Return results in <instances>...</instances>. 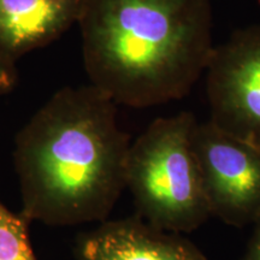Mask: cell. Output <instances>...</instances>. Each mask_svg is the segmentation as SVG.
<instances>
[{"instance_id": "1", "label": "cell", "mask_w": 260, "mask_h": 260, "mask_svg": "<svg viewBox=\"0 0 260 260\" xmlns=\"http://www.w3.org/2000/svg\"><path fill=\"white\" fill-rule=\"evenodd\" d=\"M130 144L102 90H58L16 136L21 212L51 226L105 222L125 188Z\"/></svg>"}, {"instance_id": "2", "label": "cell", "mask_w": 260, "mask_h": 260, "mask_svg": "<svg viewBox=\"0 0 260 260\" xmlns=\"http://www.w3.org/2000/svg\"><path fill=\"white\" fill-rule=\"evenodd\" d=\"M77 23L90 84L116 105L183 99L214 51L211 0H86Z\"/></svg>"}, {"instance_id": "3", "label": "cell", "mask_w": 260, "mask_h": 260, "mask_svg": "<svg viewBox=\"0 0 260 260\" xmlns=\"http://www.w3.org/2000/svg\"><path fill=\"white\" fill-rule=\"evenodd\" d=\"M191 112L157 118L130 144L125 188L138 216L158 229L191 233L211 217L191 146Z\"/></svg>"}, {"instance_id": "4", "label": "cell", "mask_w": 260, "mask_h": 260, "mask_svg": "<svg viewBox=\"0 0 260 260\" xmlns=\"http://www.w3.org/2000/svg\"><path fill=\"white\" fill-rule=\"evenodd\" d=\"M191 146L211 217L243 228L260 220V149L212 122L197 123Z\"/></svg>"}, {"instance_id": "5", "label": "cell", "mask_w": 260, "mask_h": 260, "mask_svg": "<svg viewBox=\"0 0 260 260\" xmlns=\"http://www.w3.org/2000/svg\"><path fill=\"white\" fill-rule=\"evenodd\" d=\"M206 92L210 122L260 149V24L236 29L214 47Z\"/></svg>"}, {"instance_id": "6", "label": "cell", "mask_w": 260, "mask_h": 260, "mask_svg": "<svg viewBox=\"0 0 260 260\" xmlns=\"http://www.w3.org/2000/svg\"><path fill=\"white\" fill-rule=\"evenodd\" d=\"M75 260H209L181 234L158 229L141 217L105 220L81 234Z\"/></svg>"}, {"instance_id": "7", "label": "cell", "mask_w": 260, "mask_h": 260, "mask_svg": "<svg viewBox=\"0 0 260 260\" xmlns=\"http://www.w3.org/2000/svg\"><path fill=\"white\" fill-rule=\"evenodd\" d=\"M86 0H0V51L16 59L79 22Z\"/></svg>"}, {"instance_id": "8", "label": "cell", "mask_w": 260, "mask_h": 260, "mask_svg": "<svg viewBox=\"0 0 260 260\" xmlns=\"http://www.w3.org/2000/svg\"><path fill=\"white\" fill-rule=\"evenodd\" d=\"M31 220L0 200V260H38L29 239Z\"/></svg>"}, {"instance_id": "9", "label": "cell", "mask_w": 260, "mask_h": 260, "mask_svg": "<svg viewBox=\"0 0 260 260\" xmlns=\"http://www.w3.org/2000/svg\"><path fill=\"white\" fill-rule=\"evenodd\" d=\"M15 60L0 51V95L12 92L17 84Z\"/></svg>"}, {"instance_id": "10", "label": "cell", "mask_w": 260, "mask_h": 260, "mask_svg": "<svg viewBox=\"0 0 260 260\" xmlns=\"http://www.w3.org/2000/svg\"><path fill=\"white\" fill-rule=\"evenodd\" d=\"M240 260H260V220L255 224L254 233L249 240L245 254Z\"/></svg>"}]
</instances>
